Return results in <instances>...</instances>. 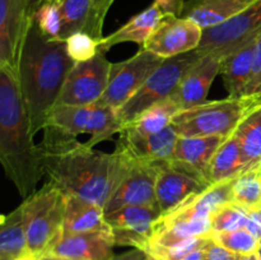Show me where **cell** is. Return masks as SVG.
<instances>
[{"label": "cell", "instance_id": "38", "mask_svg": "<svg viewBox=\"0 0 261 260\" xmlns=\"http://www.w3.org/2000/svg\"><path fill=\"white\" fill-rule=\"evenodd\" d=\"M186 0H154L165 14L181 15Z\"/></svg>", "mask_w": 261, "mask_h": 260}, {"label": "cell", "instance_id": "40", "mask_svg": "<svg viewBox=\"0 0 261 260\" xmlns=\"http://www.w3.org/2000/svg\"><path fill=\"white\" fill-rule=\"evenodd\" d=\"M42 2L43 0H20V3H22L23 7H24L25 13H27L28 18H30L31 20H33V15H35L36 10H37V8L40 7Z\"/></svg>", "mask_w": 261, "mask_h": 260}, {"label": "cell", "instance_id": "12", "mask_svg": "<svg viewBox=\"0 0 261 260\" xmlns=\"http://www.w3.org/2000/svg\"><path fill=\"white\" fill-rule=\"evenodd\" d=\"M203 37V28L181 15L165 14L142 48L162 59L175 58L196 50Z\"/></svg>", "mask_w": 261, "mask_h": 260}, {"label": "cell", "instance_id": "18", "mask_svg": "<svg viewBox=\"0 0 261 260\" xmlns=\"http://www.w3.org/2000/svg\"><path fill=\"white\" fill-rule=\"evenodd\" d=\"M209 186L200 178L172 166L160 167L155 181V199L162 217L191 196L203 193Z\"/></svg>", "mask_w": 261, "mask_h": 260}, {"label": "cell", "instance_id": "9", "mask_svg": "<svg viewBox=\"0 0 261 260\" xmlns=\"http://www.w3.org/2000/svg\"><path fill=\"white\" fill-rule=\"evenodd\" d=\"M260 30L261 0H254L249 7L221 24L203 30V37L196 50L201 55L214 54L223 60Z\"/></svg>", "mask_w": 261, "mask_h": 260}, {"label": "cell", "instance_id": "35", "mask_svg": "<svg viewBox=\"0 0 261 260\" xmlns=\"http://www.w3.org/2000/svg\"><path fill=\"white\" fill-rule=\"evenodd\" d=\"M212 237H193V239H186L180 242L171 245V246L157 249L150 251L149 256L154 257L157 260H181L190 255L191 252L196 251L199 249H203L206 246Z\"/></svg>", "mask_w": 261, "mask_h": 260}, {"label": "cell", "instance_id": "26", "mask_svg": "<svg viewBox=\"0 0 261 260\" xmlns=\"http://www.w3.org/2000/svg\"><path fill=\"white\" fill-rule=\"evenodd\" d=\"M232 133L239 140L245 171L261 168V103L246 106Z\"/></svg>", "mask_w": 261, "mask_h": 260}, {"label": "cell", "instance_id": "27", "mask_svg": "<svg viewBox=\"0 0 261 260\" xmlns=\"http://www.w3.org/2000/svg\"><path fill=\"white\" fill-rule=\"evenodd\" d=\"M33 256L30 251L22 204L0 218V260Z\"/></svg>", "mask_w": 261, "mask_h": 260}, {"label": "cell", "instance_id": "23", "mask_svg": "<svg viewBox=\"0 0 261 260\" xmlns=\"http://www.w3.org/2000/svg\"><path fill=\"white\" fill-rule=\"evenodd\" d=\"M110 229L105 209L74 194L65 193L64 233H83Z\"/></svg>", "mask_w": 261, "mask_h": 260}, {"label": "cell", "instance_id": "8", "mask_svg": "<svg viewBox=\"0 0 261 260\" xmlns=\"http://www.w3.org/2000/svg\"><path fill=\"white\" fill-rule=\"evenodd\" d=\"M116 150L121 155V167L103 208L105 214L130 205H158L155 181L160 167L132 157L120 147H116Z\"/></svg>", "mask_w": 261, "mask_h": 260}, {"label": "cell", "instance_id": "42", "mask_svg": "<svg viewBox=\"0 0 261 260\" xmlns=\"http://www.w3.org/2000/svg\"><path fill=\"white\" fill-rule=\"evenodd\" d=\"M246 211V213L249 214V217L251 219H254L255 222H257V223L261 226V206L260 208H254V209H245Z\"/></svg>", "mask_w": 261, "mask_h": 260}, {"label": "cell", "instance_id": "24", "mask_svg": "<svg viewBox=\"0 0 261 260\" xmlns=\"http://www.w3.org/2000/svg\"><path fill=\"white\" fill-rule=\"evenodd\" d=\"M252 2L254 0H186L181 17L189 18L206 30L229 19Z\"/></svg>", "mask_w": 261, "mask_h": 260}, {"label": "cell", "instance_id": "15", "mask_svg": "<svg viewBox=\"0 0 261 260\" xmlns=\"http://www.w3.org/2000/svg\"><path fill=\"white\" fill-rule=\"evenodd\" d=\"M32 20L20 0H0V65L17 70L20 50Z\"/></svg>", "mask_w": 261, "mask_h": 260}, {"label": "cell", "instance_id": "5", "mask_svg": "<svg viewBox=\"0 0 261 260\" xmlns=\"http://www.w3.org/2000/svg\"><path fill=\"white\" fill-rule=\"evenodd\" d=\"M201 54L198 50L165 59L160 66L148 76L142 87L116 110L122 126L137 119L140 114L155 103L170 98L175 93L184 74L198 61Z\"/></svg>", "mask_w": 261, "mask_h": 260}, {"label": "cell", "instance_id": "34", "mask_svg": "<svg viewBox=\"0 0 261 260\" xmlns=\"http://www.w3.org/2000/svg\"><path fill=\"white\" fill-rule=\"evenodd\" d=\"M101 41L102 40L93 37L89 33L81 31V32L73 33L66 38V50H68L69 56L74 63L88 61L98 54H102L99 50Z\"/></svg>", "mask_w": 261, "mask_h": 260}, {"label": "cell", "instance_id": "11", "mask_svg": "<svg viewBox=\"0 0 261 260\" xmlns=\"http://www.w3.org/2000/svg\"><path fill=\"white\" fill-rule=\"evenodd\" d=\"M111 63L105 54L75 63L68 73L56 105L88 106L101 101L109 84Z\"/></svg>", "mask_w": 261, "mask_h": 260}, {"label": "cell", "instance_id": "21", "mask_svg": "<svg viewBox=\"0 0 261 260\" xmlns=\"http://www.w3.org/2000/svg\"><path fill=\"white\" fill-rule=\"evenodd\" d=\"M261 30L246 43L237 48L234 53L222 60L221 75L223 76V84L228 92V97L242 98L252 76L255 61V50Z\"/></svg>", "mask_w": 261, "mask_h": 260}, {"label": "cell", "instance_id": "16", "mask_svg": "<svg viewBox=\"0 0 261 260\" xmlns=\"http://www.w3.org/2000/svg\"><path fill=\"white\" fill-rule=\"evenodd\" d=\"M222 59L214 54H205L184 74L171 98L180 110L189 109L206 101L212 84L221 73Z\"/></svg>", "mask_w": 261, "mask_h": 260}, {"label": "cell", "instance_id": "10", "mask_svg": "<svg viewBox=\"0 0 261 260\" xmlns=\"http://www.w3.org/2000/svg\"><path fill=\"white\" fill-rule=\"evenodd\" d=\"M163 60L165 59L145 48H139L132 58L119 63H111L109 84L99 102L115 110L120 109L144 84L148 76Z\"/></svg>", "mask_w": 261, "mask_h": 260}, {"label": "cell", "instance_id": "32", "mask_svg": "<svg viewBox=\"0 0 261 260\" xmlns=\"http://www.w3.org/2000/svg\"><path fill=\"white\" fill-rule=\"evenodd\" d=\"M212 239L226 249L236 252L239 255L256 254L260 241L249 229L240 228L234 231L219 232L212 235Z\"/></svg>", "mask_w": 261, "mask_h": 260}, {"label": "cell", "instance_id": "22", "mask_svg": "<svg viewBox=\"0 0 261 260\" xmlns=\"http://www.w3.org/2000/svg\"><path fill=\"white\" fill-rule=\"evenodd\" d=\"M163 15L165 13L155 3H153L147 9L130 18L119 30L107 37L102 38L99 50L102 54H106L112 46L124 42H135L142 48L153 31L155 30L158 23L161 22Z\"/></svg>", "mask_w": 261, "mask_h": 260}, {"label": "cell", "instance_id": "39", "mask_svg": "<svg viewBox=\"0 0 261 260\" xmlns=\"http://www.w3.org/2000/svg\"><path fill=\"white\" fill-rule=\"evenodd\" d=\"M149 255L142 249H133L120 255H114L109 260H147Z\"/></svg>", "mask_w": 261, "mask_h": 260}, {"label": "cell", "instance_id": "31", "mask_svg": "<svg viewBox=\"0 0 261 260\" xmlns=\"http://www.w3.org/2000/svg\"><path fill=\"white\" fill-rule=\"evenodd\" d=\"M33 22L46 37L60 40L63 20L58 0H43L33 15Z\"/></svg>", "mask_w": 261, "mask_h": 260}, {"label": "cell", "instance_id": "14", "mask_svg": "<svg viewBox=\"0 0 261 260\" xmlns=\"http://www.w3.org/2000/svg\"><path fill=\"white\" fill-rule=\"evenodd\" d=\"M111 229L83 233H61L46 255L70 260H109L114 256Z\"/></svg>", "mask_w": 261, "mask_h": 260}, {"label": "cell", "instance_id": "44", "mask_svg": "<svg viewBox=\"0 0 261 260\" xmlns=\"http://www.w3.org/2000/svg\"><path fill=\"white\" fill-rule=\"evenodd\" d=\"M240 260H259V259H257L256 254H251V255H241V259Z\"/></svg>", "mask_w": 261, "mask_h": 260}, {"label": "cell", "instance_id": "37", "mask_svg": "<svg viewBox=\"0 0 261 260\" xmlns=\"http://www.w3.org/2000/svg\"><path fill=\"white\" fill-rule=\"evenodd\" d=\"M241 255L226 249L211 239L205 246V260H240Z\"/></svg>", "mask_w": 261, "mask_h": 260}, {"label": "cell", "instance_id": "47", "mask_svg": "<svg viewBox=\"0 0 261 260\" xmlns=\"http://www.w3.org/2000/svg\"><path fill=\"white\" fill-rule=\"evenodd\" d=\"M20 260H40V259H37V257H35V256H28V257H24V259H20Z\"/></svg>", "mask_w": 261, "mask_h": 260}, {"label": "cell", "instance_id": "17", "mask_svg": "<svg viewBox=\"0 0 261 260\" xmlns=\"http://www.w3.org/2000/svg\"><path fill=\"white\" fill-rule=\"evenodd\" d=\"M224 137H178L173 158L168 166L184 171L212 185L208 177L209 166L214 153L222 144Z\"/></svg>", "mask_w": 261, "mask_h": 260}, {"label": "cell", "instance_id": "13", "mask_svg": "<svg viewBox=\"0 0 261 260\" xmlns=\"http://www.w3.org/2000/svg\"><path fill=\"white\" fill-rule=\"evenodd\" d=\"M162 218L158 205H130L106 214L116 246L147 250L157 222Z\"/></svg>", "mask_w": 261, "mask_h": 260}, {"label": "cell", "instance_id": "1", "mask_svg": "<svg viewBox=\"0 0 261 260\" xmlns=\"http://www.w3.org/2000/svg\"><path fill=\"white\" fill-rule=\"evenodd\" d=\"M48 181L64 193L74 194L105 208L119 176L121 155L94 150L54 127L45 126L38 144Z\"/></svg>", "mask_w": 261, "mask_h": 260}, {"label": "cell", "instance_id": "30", "mask_svg": "<svg viewBox=\"0 0 261 260\" xmlns=\"http://www.w3.org/2000/svg\"><path fill=\"white\" fill-rule=\"evenodd\" d=\"M232 203L244 209L261 206V168H252L233 178Z\"/></svg>", "mask_w": 261, "mask_h": 260}, {"label": "cell", "instance_id": "36", "mask_svg": "<svg viewBox=\"0 0 261 260\" xmlns=\"http://www.w3.org/2000/svg\"><path fill=\"white\" fill-rule=\"evenodd\" d=\"M114 2L115 0H92V17L87 33L98 38V40L103 38L102 30H103L105 18H106L109 9L114 4Z\"/></svg>", "mask_w": 261, "mask_h": 260}, {"label": "cell", "instance_id": "2", "mask_svg": "<svg viewBox=\"0 0 261 260\" xmlns=\"http://www.w3.org/2000/svg\"><path fill=\"white\" fill-rule=\"evenodd\" d=\"M74 65L65 41L46 37L32 20L20 50L17 76L33 135L45 127Z\"/></svg>", "mask_w": 261, "mask_h": 260}, {"label": "cell", "instance_id": "4", "mask_svg": "<svg viewBox=\"0 0 261 260\" xmlns=\"http://www.w3.org/2000/svg\"><path fill=\"white\" fill-rule=\"evenodd\" d=\"M22 206L28 247L33 256L41 259L63 233L65 193L47 181L40 190L25 198Z\"/></svg>", "mask_w": 261, "mask_h": 260}, {"label": "cell", "instance_id": "25", "mask_svg": "<svg viewBox=\"0 0 261 260\" xmlns=\"http://www.w3.org/2000/svg\"><path fill=\"white\" fill-rule=\"evenodd\" d=\"M177 111H180V107L171 97L158 102L154 106L145 110L132 122L122 126L119 138L122 140H135L155 134L170 126Z\"/></svg>", "mask_w": 261, "mask_h": 260}, {"label": "cell", "instance_id": "29", "mask_svg": "<svg viewBox=\"0 0 261 260\" xmlns=\"http://www.w3.org/2000/svg\"><path fill=\"white\" fill-rule=\"evenodd\" d=\"M61 12L60 40L65 41L73 33L87 32L92 17V0H58Z\"/></svg>", "mask_w": 261, "mask_h": 260}, {"label": "cell", "instance_id": "48", "mask_svg": "<svg viewBox=\"0 0 261 260\" xmlns=\"http://www.w3.org/2000/svg\"><path fill=\"white\" fill-rule=\"evenodd\" d=\"M147 260H157V259H154V257H152V256H149V257H148V259Z\"/></svg>", "mask_w": 261, "mask_h": 260}, {"label": "cell", "instance_id": "33", "mask_svg": "<svg viewBox=\"0 0 261 260\" xmlns=\"http://www.w3.org/2000/svg\"><path fill=\"white\" fill-rule=\"evenodd\" d=\"M249 216L246 211L233 203L219 208L212 217V235L246 228Z\"/></svg>", "mask_w": 261, "mask_h": 260}, {"label": "cell", "instance_id": "3", "mask_svg": "<svg viewBox=\"0 0 261 260\" xmlns=\"http://www.w3.org/2000/svg\"><path fill=\"white\" fill-rule=\"evenodd\" d=\"M18 83L17 70L0 65V161L18 193L28 198L45 171Z\"/></svg>", "mask_w": 261, "mask_h": 260}, {"label": "cell", "instance_id": "45", "mask_svg": "<svg viewBox=\"0 0 261 260\" xmlns=\"http://www.w3.org/2000/svg\"><path fill=\"white\" fill-rule=\"evenodd\" d=\"M251 96L261 97V79H260V82H259V86L256 87V89H255V92L251 94ZM249 97H250V96H249Z\"/></svg>", "mask_w": 261, "mask_h": 260}, {"label": "cell", "instance_id": "28", "mask_svg": "<svg viewBox=\"0 0 261 260\" xmlns=\"http://www.w3.org/2000/svg\"><path fill=\"white\" fill-rule=\"evenodd\" d=\"M245 172V163L242 160L241 148L234 134L224 138L222 144L214 153V157L209 166L208 177L211 184L232 180L240 173Z\"/></svg>", "mask_w": 261, "mask_h": 260}, {"label": "cell", "instance_id": "6", "mask_svg": "<svg viewBox=\"0 0 261 260\" xmlns=\"http://www.w3.org/2000/svg\"><path fill=\"white\" fill-rule=\"evenodd\" d=\"M45 126L75 138L89 134L86 142L89 147L110 139L121 130L116 110L99 101L88 106L55 105L48 112Z\"/></svg>", "mask_w": 261, "mask_h": 260}, {"label": "cell", "instance_id": "43", "mask_svg": "<svg viewBox=\"0 0 261 260\" xmlns=\"http://www.w3.org/2000/svg\"><path fill=\"white\" fill-rule=\"evenodd\" d=\"M40 260H70V259H65V257H58V256H53V255H45V256L41 257Z\"/></svg>", "mask_w": 261, "mask_h": 260}, {"label": "cell", "instance_id": "41", "mask_svg": "<svg viewBox=\"0 0 261 260\" xmlns=\"http://www.w3.org/2000/svg\"><path fill=\"white\" fill-rule=\"evenodd\" d=\"M181 260H205V247L191 252L190 255H188V256L184 257V259H181Z\"/></svg>", "mask_w": 261, "mask_h": 260}, {"label": "cell", "instance_id": "7", "mask_svg": "<svg viewBox=\"0 0 261 260\" xmlns=\"http://www.w3.org/2000/svg\"><path fill=\"white\" fill-rule=\"evenodd\" d=\"M246 111L244 98L227 97L217 101H205L196 106L180 110L171 125L178 137H228Z\"/></svg>", "mask_w": 261, "mask_h": 260}, {"label": "cell", "instance_id": "46", "mask_svg": "<svg viewBox=\"0 0 261 260\" xmlns=\"http://www.w3.org/2000/svg\"><path fill=\"white\" fill-rule=\"evenodd\" d=\"M256 256H257V259L261 260V244H259V247H257V250H256Z\"/></svg>", "mask_w": 261, "mask_h": 260}, {"label": "cell", "instance_id": "20", "mask_svg": "<svg viewBox=\"0 0 261 260\" xmlns=\"http://www.w3.org/2000/svg\"><path fill=\"white\" fill-rule=\"evenodd\" d=\"M232 185H233V178L212 184L203 193L189 198L170 213L165 214L162 218L212 219L213 214L219 208L232 203Z\"/></svg>", "mask_w": 261, "mask_h": 260}, {"label": "cell", "instance_id": "19", "mask_svg": "<svg viewBox=\"0 0 261 260\" xmlns=\"http://www.w3.org/2000/svg\"><path fill=\"white\" fill-rule=\"evenodd\" d=\"M178 134L172 125L166 129L135 140L117 139L116 147L124 149L127 154L137 160L148 162L155 167L168 166L173 158Z\"/></svg>", "mask_w": 261, "mask_h": 260}]
</instances>
